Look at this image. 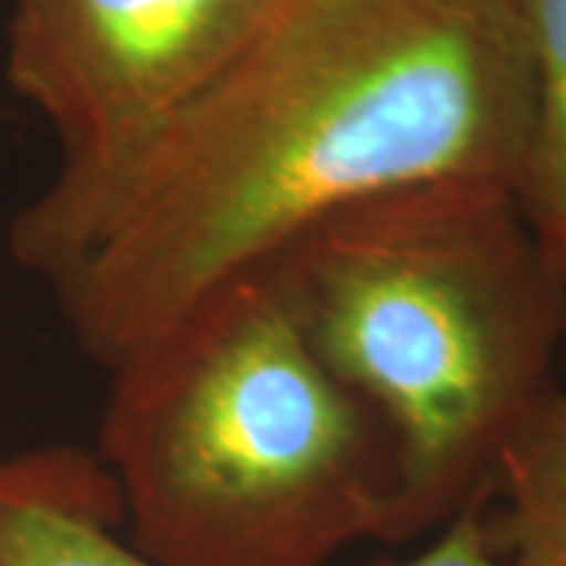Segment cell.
I'll return each mask as SVG.
<instances>
[{
	"label": "cell",
	"mask_w": 566,
	"mask_h": 566,
	"mask_svg": "<svg viewBox=\"0 0 566 566\" xmlns=\"http://www.w3.org/2000/svg\"><path fill=\"white\" fill-rule=\"evenodd\" d=\"M535 82L513 0H283L92 208L48 283L107 371L346 205L523 192Z\"/></svg>",
	"instance_id": "cell-1"
},
{
	"label": "cell",
	"mask_w": 566,
	"mask_h": 566,
	"mask_svg": "<svg viewBox=\"0 0 566 566\" xmlns=\"http://www.w3.org/2000/svg\"><path fill=\"white\" fill-rule=\"evenodd\" d=\"M390 447L385 542L494 491L554 390L566 274L506 182H428L331 211L255 271Z\"/></svg>",
	"instance_id": "cell-2"
},
{
	"label": "cell",
	"mask_w": 566,
	"mask_h": 566,
	"mask_svg": "<svg viewBox=\"0 0 566 566\" xmlns=\"http://www.w3.org/2000/svg\"><path fill=\"white\" fill-rule=\"evenodd\" d=\"M98 460L164 566H327L385 542V431L255 271L111 368Z\"/></svg>",
	"instance_id": "cell-3"
},
{
	"label": "cell",
	"mask_w": 566,
	"mask_h": 566,
	"mask_svg": "<svg viewBox=\"0 0 566 566\" xmlns=\"http://www.w3.org/2000/svg\"><path fill=\"white\" fill-rule=\"evenodd\" d=\"M283 0H17L7 82L61 142V167L10 223L51 277L114 182L245 51Z\"/></svg>",
	"instance_id": "cell-4"
},
{
	"label": "cell",
	"mask_w": 566,
	"mask_h": 566,
	"mask_svg": "<svg viewBox=\"0 0 566 566\" xmlns=\"http://www.w3.org/2000/svg\"><path fill=\"white\" fill-rule=\"evenodd\" d=\"M0 566H164L123 535L120 494L80 447L0 457Z\"/></svg>",
	"instance_id": "cell-5"
},
{
	"label": "cell",
	"mask_w": 566,
	"mask_h": 566,
	"mask_svg": "<svg viewBox=\"0 0 566 566\" xmlns=\"http://www.w3.org/2000/svg\"><path fill=\"white\" fill-rule=\"evenodd\" d=\"M494 545L513 566H566V390H551L494 472Z\"/></svg>",
	"instance_id": "cell-6"
},
{
	"label": "cell",
	"mask_w": 566,
	"mask_h": 566,
	"mask_svg": "<svg viewBox=\"0 0 566 566\" xmlns=\"http://www.w3.org/2000/svg\"><path fill=\"white\" fill-rule=\"evenodd\" d=\"M526 32L535 126L523 202L566 274V0H513Z\"/></svg>",
	"instance_id": "cell-7"
},
{
	"label": "cell",
	"mask_w": 566,
	"mask_h": 566,
	"mask_svg": "<svg viewBox=\"0 0 566 566\" xmlns=\"http://www.w3.org/2000/svg\"><path fill=\"white\" fill-rule=\"evenodd\" d=\"M491 497L494 491L475 494L453 513L431 545L406 560H378L371 566H513L494 545L491 535Z\"/></svg>",
	"instance_id": "cell-8"
}]
</instances>
